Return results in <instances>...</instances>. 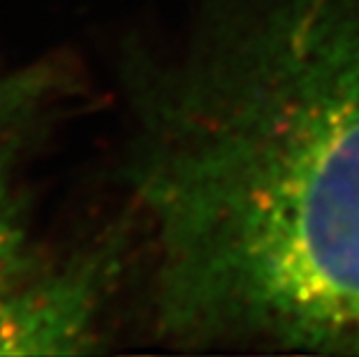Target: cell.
Here are the masks:
<instances>
[{"instance_id": "6da1fadb", "label": "cell", "mask_w": 359, "mask_h": 357, "mask_svg": "<svg viewBox=\"0 0 359 357\" xmlns=\"http://www.w3.org/2000/svg\"><path fill=\"white\" fill-rule=\"evenodd\" d=\"M135 102L167 328L359 353V0H232Z\"/></svg>"}, {"instance_id": "7a4b0ae2", "label": "cell", "mask_w": 359, "mask_h": 357, "mask_svg": "<svg viewBox=\"0 0 359 357\" xmlns=\"http://www.w3.org/2000/svg\"><path fill=\"white\" fill-rule=\"evenodd\" d=\"M107 262L86 255L60 269H42L0 299V355L79 353L93 339Z\"/></svg>"}, {"instance_id": "3957f363", "label": "cell", "mask_w": 359, "mask_h": 357, "mask_svg": "<svg viewBox=\"0 0 359 357\" xmlns=\"http://www.w3.org/2000/svg\"><path fill=\"white\" fill-rule=\"evenodd\" d=\"M40 93L33 74L0 77V299L42 271L17 186L21 149Z\"/></svg>"}]
</instances>
